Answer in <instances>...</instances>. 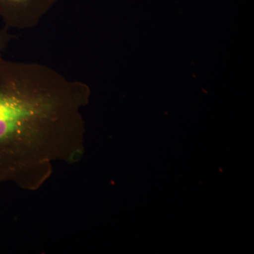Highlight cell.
I'll return each instance as SVG.
<instances>
[{
	"label": "cell",
	"mask_w": 254,
	"mask_h": 254,
	"mask_svg": "<svg viewBox=\"0 0 254 254\" xmlns=\"http://www.w3.org/2000/svg\"><path fill=\"white\" fill-rule=\"evenodd\" d=\"M6 41H7V35L5 32L0 31V55H1V50L6 46Z\"/></svg>",
	"instance_id": "obj_3"
},
{
	"label": "cell",
	"mask_w": 254,
	"mask_h": 254,
	"mask_svg": "<svg viewBox=\"0 0 254 254\" xmlns=\"http://www.w3.org/2000/svg\"><path fill=\"white\" fill-rule=\"evenodd\" d=\"M59 0H0V18L6 28L36 27Z\"/></svg>",
	"instance_id": "obj_2"
},
{
	"label": "cell",
	"mask_w": 254,
	"mask_h": 254,
	"mask_svg": "<svg viewBox=\"0 0 254 254\" xmlns=\"http://www.w3.org/2000/svg\"><path fill=\"white\" fill-rule=\"evenodd\" d=\"M51 105L31 64L0 55V185L23 187L43 163L51 126Z\"/></svg>",
	"instance_id": "obj_1"
}]
</instances>
